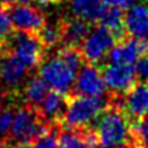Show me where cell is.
Segmentation results:
<instances>
[{"label": "cell", "instance_id": "cell-10", "mask_svg": "<svg viewBox=\"0 0 148 148\" xmlns=\"http://www.w3.org/2000/svg\"><path fill=\"white\" fill-rule=\"evenodd\" d=\"M145 53H148V41L123 37L110 49L108 63L134 64Z\"/></svg>", "mask_w": 148, "mask_h": 148}, {"label": "cell", "instance_id": "cell-7", "mask_svg": "<svg viewBox=\"0 0 148 148\" xmlns=\"http://www.w3.org/2000/svg\"><path fill=\"white\" fill-rule=\"evenodd\" d=\"M11 26L18 32L37 34L45 25V16L40 10L29 4L4 5Z\"/></svg>", "mask_w": 148, "mask_h": 148}, {"label": "cell", "instance_id": "cell-11", "mask_svg": "<svg viewBox=\"0 0 148 148\" xmlns=\"http://www.w3.org/2000/svg\"><path fill=\"white\" fill-rule=\"evenodd\" d=\"M125 33L130 37L148 41V5L132 4L123 15Z\"/></svg>", "mask_w": 148, "mask_h": 148}, {"label": "cell", "instance_id": "cell-12", "mask_svg": "<svg viewBox=\"0 0 148 148\" xmlns=\"http://www.w3.org/2000/svg\"><path fill=\"white\" fill-rule=\"evenodd\" d=\"M127 118L138 121L148 112V84H134L130 89L125 92V100L122 104Z\"/></svg>", "mask_w": 148, "mask_h": 148}, {"label": "cell", "instance_id": "cell-6", "mask_svg": "<svg viewBox=\"0 0 148 148\" xmlns=\"http://www.w3.org/2000/svg\"><path fill=\"white\" fill-rule=\"evenodd\" d=\"M116 37L107 27L97 25L92 30L88 32L81 45V52L84 59L89 63H99L106 58L112 45L115 44Z\"/></svg>", "mask_w": 148, "mask_h": 148}, {"label": "cell", "instance_id": "cell-20", "mask_svg": "<svg viewBox=\"0 0 148 148\" xmlns=\"http://www.w3.org/2000/svg\"><path fill=\"white\" fill-rule=\"evenodd\" d=\"M37 36L42 42L44 48H52L62 41V30L60 25H44Z\"/></svg>", "mask_w": 148, "mask_h": 148}, {"label": "cell", "instance_id": "cell-25", "mask_svg": "<svg viewBox=\"0 0 148 148\" xmlns=\"http://www.w3.org/2000/svg\"><path fill=\"white\" fill-rule=\"evenodd\" d=\"M103 1L108 7H116V8H121V10L129 8L133 4V0H103Z\"/></svg>", "mask_w": 148, "mask_h": 148}, {"label": "cell", "instance_id": "cell-24", "mask_svg": "<svg viewBox=\"0 0 148 148\" xmlns=\"http://www.w3.org/2000/svg\"><path fill=\"white\" fill-rule=\"evenodd\" d=\"M136 73L145 84H148V53L143 55L141 58L136 62Z\"/></svg>", "mask_w": 148, "mask_h": 148}, {"label": "cell", "instance_id": "cell-27", "mask_svg": "<svg viewBox=\"0 0 148 148\" xmlns=\"http://www.w3.org/2000/svg\"><path fill=\"white\" fill-rule=\"evenodd\" d=\"M56 1L58 0H36V3L40 5H49V4H52V3H56Z\"/></svg>", "mask_w": 148, "mask_h": 148}, {"label": "cell", "instance_id": "cell-28", "mask_svg": "<svg viewBox=\"0 0 148 148\" xmlns=\"http://www.w3.org/2000/svg\"><path fill=\"white\" fill-rule=\"evenodd\" d=\"M15 148H32V147H30V145H29L27 143H19Z\"/></svg>", "mask_w": 148, "mask_h": 148}, {"label": "cell", "instance_id": "cell-22", "mask_svg": "<svg viewBox=\"0 0 148 148\" xmlns=\"http://www.w3.org/2000/svg\"><path fill=\"white\" fill-rule=\"evenodd\" d=\"M14 119V111L10 107L0 108V137L5 138L10 134V129Z\"/></svg>", "mask_w": 148, "mask_h": 148}, {"label": "cell", "instance_id": "cell-3", "mask_svg": "<svg viewBox=\"0 0 148 148\" xmlns=\"http://www.w3.org/2000/svg\"><path fill=\"white\" fill-rule=\"evenodd\" d=\"M108 106L103 97L75 95L67 101L62 121L69 129H79L89 126Z\"/></svg>", "mask_w": 148, "mask_h": 148}, {"label": "cell", "instance_id": "cell-23", "mask_svg": "<svg viewBox=\"0 0 148 148\" xmlns=\"http://www.w3.org/2000/svg\"><path fill=\"white\" fill-rule=\"evenodd\" d=\"M32 148H59L58 136L53 132H44L33 141Z\"/></svg>", "mask_w": 148, "mask_h": 148}, {"label": "cell", "instance_id": "cell-8", "mask_svg": "<svg viewBox=\"0 0 148 148\" xmlns=\"http://www.w3.org/2000/svg\"><path fill=\"white\" fill-rule=\"evenodd\" d=\"M103 79L106 88L115 95H122L136 84V67L133 64L108 63L103 70Z\"/></svg>", "mask_w": 148, "mask_h": 148}, {"label": "cell", "instance_id": "cell-1", "mask_svg": "<svg viewBox=\"0 0 148 148\" xmlns=\"http://www.w3.org/2000/svg\"><path fill=\"white\" fill-rule=\"evenodd\" d=\"M95 136L97 145L112 147L133 141V127L129 123V118L116 103L111 101L104 111L96 119Z\"/></svg>", "mask_w": 148, "mask_h": 148}, {"label": "cell", "instance_id": "cell-5", "mask_svg": "<svg viewBox=\"0 0 148 148\" xmlns=\"http://www.w3.org/2000/svg\"><path fill=\"white\" fill-rule=\"evenodd\" d=\"M38 73L48 88L60 93H67L74 86L75 75L78 71L74 70L67 62H64L59 55H56L45 62H41Z\"/></svg>", "mask_w": 148, "mask_h": 148}, {"label": "cell", "instance_id": "cell-9", "mask_svg": "<svg viewBox=\"0 0 148 148\" xmlns=\"http://www.w3.org/2000/svg\"><path fill=\"white\" fill-rule=\"evenodd\" d=\"M74 89L77 95L100 97L106 92V84L103 79V74L99 67L93 63L82 64L75 75Z\"/></svg>", "mask_w": 148, "mask_h": 148}, {"label": "cell", "instance_id": "cell-15", "mask_svg": "<svg viewBox=\"0 0 148 148\" xmlns=\"http://www.w3.org/2000/svg\"><path fill=\"white\" fill-rule=\"evenodd\" d=\"M60 30H62V41L66 42V45L77 47L86 37L90 27L89 22L84 21L78 16H74L60 23Z\"/></svg>", "mask_w": 148, "mask_h": 148}, {"label": "cell", "instance_id": "cell-4", "mask_svg": "<svg viewBox=\"0 0 148 148\" xmlns=\"http://www.w3.org/2000/svg\"><path fill=\"white\" fill-rule=\"evenodd\" d=\"M47 130V122L41 119V116L37 112V108L26 104V106L18 107L14 111V119L8 136L18 144H30Z\"/></svg>", "mask_w": 148, "mask_h": 148}, {"label": "cell", "instance_id": "cell-16", "mask_svg": "<svg viewBox=\"0 0 148 148\" xmlns=\"http://www.w3.org/2000/svg\"><path fill=\"white\" fill-rule=\"evenodd\" d=\"M107 4L103 0H71V11L74 16H78L86 22L99 21Z\"/></svg>", "mask_w": 148, "mask_h": 148}, {"label": "cell", "instance_id": "cell-26", "mask_svg": "<svg viewBox=\"0 0 148 148\" xmlns=\"http://www.w3.org/2000/svg\"><path fill=\"white\" fill-rule=\"evenodd\" d=\"M4 5H14V4H29L32 0H3Z\"/></svg>", "mask_w": 148, "mask_h": 148}, {"label": "cell", "instance_id": "cell-21", "mask_svg": "<svg viewBox=\"0 0 148 148\" xmlns=\"http://www.w3.org/2000/svg\"><path fill=\"white\" fill-rule=\"evenodd\" d=\"M133 138L140 147H148V112L141 116L134 125Z\"/></svg>", "mask_w": 148, "mask_h": 148}, {"label": "cell", "instance_id": "cell-14", "mask_svg": "<svg viewBox=\"0 0 148 148\" xmlns=\"http://www.w3.org/2000/svg\"><path fill=\"white\" fill-rule=\"evenodd\" d=\"M66 106H67V99L64 93L52 90V92H48L42 101L38 104L37 112L44 122L58 123L63 119Z\"/></svg>", "mask_w": 148, "mask_h": 148}, {"label": "cell", "instance_id": "cell-13", "mask_svg": "<svg viewBox=\"0 0 148 148\" xmlns=\"http://www.w3.org/2000/svg\"><path fill=\"white\" fill-rule=\"evenodd\" d=\"M0 56V81L11 89L16 88L25 79L29 69L12 53H1Z\"/></svg>", "mask_w": 148, "mask_h": 148}, {"label": "cell", "instance_id": "cell-17", "mask_svg": "<svg viewBox=\"0 0 148 148\" xmlns=\"http://www.w3.org/2000/svg\"><path fill=\"white\" fill-rule=\"evenodd\" d=\"M100 25L107 27L116 38H123L125 34V23H123V14L121 8L116 7H108L100 16Z\"/></svg>", "mask_w": 148, "mask_h": 148}, {"label": "cell", "instance_id": "cell-2", "mask_svg": "<svg viewBox=\"0 0 148 148\" xmlns=\"http://www.w3.org/2000/svg\"><path fill=\"white\" fill-rule=\"evenodd\" d=\"M12 53L27 69L40 66L44 58V45L37 34L25 32H10L0 41V55Z\"/></svg>", "mask_w": 148, "mask_h": 148}, {"label": "cell", "instance_id": "cell-19", "mask_svg": "<svg viewBox=\"0 0 148 148\" xmlns=\"http://www.w3.org/2000/svg\"><path fill=\"white\" fill-rule=\"evenodd\" d=\"M59 148H92L86 134L79 129H67L58 136Z\"/></svg>", "mask_w": 148, "mask_h": 148}, {"label": "cell", "instance_id": "cell-18", "mask_svg": "<svg viewBox=\"0 0 148 148\" xmlns=\"http://www.w3.org/2000/svg\"><path fill=\"white\" fill-rule=\"evenodd\" d=\"M48 93V85L44 82V79L38 77H33L26 82L23 88V99L27 106H32L34 108L38 107V104L42 101Z\"/></svg>", "mask_w": 148, "mask_h": 148}]
</instances>
